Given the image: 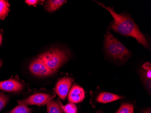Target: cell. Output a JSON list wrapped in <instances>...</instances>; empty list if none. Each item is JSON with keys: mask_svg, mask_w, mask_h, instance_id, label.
<instances>
[{"mask_svg": "<svg viewBox=\"0 0 151 113\" xmlns=\"http://www.w3.org/2000/svg\"><path fill=\"white\" fill-rule=\"evenodd\" d=\"M97 3L107 10L114 18L113 22L111 24V28L114 31L125 36L134 38L144 47H148L149 44L145 36L140 31L139 26L131 17L124 13L118 14L114 12L113 8L106 6L101 2Z\"/></svg>", "mask_w": 151, "mask_h": 113, "instance_id": "6da1fadb", "label": "cell"}, {"mask_svg": "<svg viewBox=\"0 0 151 113\" xmlns=\"http://www.w3.org/2000/svg\"><path fill=\"white\" fill-rule=\"evenodd\" d=\"M105 37V49L108 56L113 60L126 61L131 55V52L109 31H107Z\"/></svg>", "mask_w": 151, "mask_h": 113, "instance_id": "7a4b0ae2", "label": "cell"}, {"mask_svg": "<svg viewBox=\"0 0 151 113\" xmlns=\"http://www.w3.org/2000/svg\"><path fill=\"white\" fill-rule=\"evenodd\" d=\"M38 58L50 68L57 70L68 60V54L61 49H53L40 54Z\"/></svg>", "mask_w": 151, "mask_h": 113, "instance_id": "3957f363", "label": "cell"}, {"mask_svg": "<svg viewBox=\"0 0 151 113\" xmlns=\"http://www.w3.org/2000/svg\"><path fill=\"white\" fill-rule=\"evenodd\" d=\"M55 97V95L44 93H38L31 95L24 100L17 101L18 104L28 105H36L43 106L49 103Z\"/></svg>", "mask_w": 151, "mask_h": 113, "instance_id": "277c9868", "label": "cell"}, {"mask_svg": "<svg viewBox=\"0 0 151 113\" xmlns=\"http://www.w3.org/2000/svg\"><path fill=\"white\" fill-rule=\"evenodd\" d=\"M29 72L34 75L38 76H47L55 73L57 70L51 69L45 63L37 58L29 65Z\"/></svg>", "mask_w": 151, "mask_h": 113, "instance_id": "5b68a950", "label": "cell"}, {"mask_svg": "<svg viewBox=\"0 0 151 113\" xmlns=\"http://www.w3.org/2000/svg\"><path fill=\"white\" fill-rule=\"evenodd\" d=\"M73 81V78L65 76L59 79L56 85L55 91L58 96L63 100L66 99Z\"/></svg>", "mask_w": 151, "mask_h": 113, "instance_id": "8992f818", "label": "cell"}, {"mask_svg": "<svg viewBox=\"0 0 151 113\" xmlns=\"http://www.w3.org/2000/svg\"><path fill=\"white\" fill-rule=\"evenodd\" d=\"M23 85L17 80L11 78L0 81V90L10 93H17L23 89Z\"/></svg>", "mask_w": 151, "mask_h": 113, "instance_id": "52a82bcc", "label": "cell"}, {"mask_svg": "<svg viewBox=\"0 0 151 113\" xmlns=\"http://www.w3.org/2000/svg\"><path fill=\"white\" fill-rule=\"evenodd\" d=\"M85 98V91L81 86L74 85L68 95V100L70 103H78Z\"/></svg>", "mask_w": 151, "mask_h": 113, "instance_id": "ba28073f", "label": "cell"}, {"mask_svg": "<svg viewBox=\"0 0 151 113\" xmlns=\"http://www.w3.org/2000/svg\"><path fill=\"white\" fill-rule=\"evenodd\" d=\"M123 97L120 96L112 93L108 92H101L100 93L96 99L97 102L101 103H107L114 101H117L123 98Z\"/></svg>", "mask_w": 151, "mask_h": 113, "instance_id": "9c48e42d", "label": "cell"}, {"mask_svg": "<svg viewBox=\"0 0 151 113\" xmlns=\"http://www.w3.org/2000/svg\"><path fill=\"white\" fill-rule=\"evenodd\" d=\"M64 0H50L45 4V10L49 12H53L60 8L66 2Z\"/></svg>", "mask_w": 151, "mask_h": 113, "instance_id": "30bf717a", "label": "cell"}, {"mask_svg": "<svg viewBox=\"0 0 151 113\" xmlns=\"http://www.w3.org/2000/svg\"><path fill=\"white\" fill-rule=\"evenodd\" d=\"M142 74L143 77L145 78L146 84L148 87H151V67L150 63H147L143 64L142 66Z\"/></svg>", "mask_w": 151, "mask_h": 113, "instance_id": "8fae6325", "label": "cell"}, {"mask_svg": "<svg viewBox=\"0 0 151 113\" xmlns=\"http://www.w3.org/2000/svg\"><path fill=\"white\" fill-rule=\"evenodd\" d=\"M10 7L8 1L0 0V20L5 19L8 16L10 11Z\"/></svg>", "mask_w": 151, "mask_h": 113, "instance_id": "7c38bea8", "label": "cell"}, {"mask_svg": "<svg viewBox=\"0 0 151 113\" xmlns=\"http://www.w3.org/2000/svg\"><path fill=\"white\" fill-rule=\"evenodd\" d=\"M47 113H63L61 104H59L58 102L52 100L49 103L47 104Z\"/></svg>", "mask_w": 151, "mask_h": 113, "instance_id": "4fadbf2b", "label": "cell"}, {"mask_svg": "<svg viewBox=\"0 0 151 113\" xmlns=\"http://www.w3.org/2000/svg\"><path fill=\"white\" fill-rule=\"evenodd\" d=\"M32 109L25 105L18 104V105L14 108L8 113H30Z\"/></svg>", "mask_w": 151, "mask_h": 113, "instance_id": "5bb4252c", "label": "cell"}, {"mask_svg": "<svg viewBox=\"0 0 151 113\" xmlns=\"http://www.w3.org/2000/svg\"><path fill=\"white\" fill-rule=\"evenodd\" d=\"M134 106L131 104H123L116 113H133Z\"/></svg>", "mask_w": 151, "mask_h": 113, "instance_id": "9a60e30c", "label": "cell"}, {"mask_svg": "<svg viewBox=\"0 0 151 113\" xmlns=\"http://www.w3.org/2000/svg\"><path fill=\"white\" fill-rule=\"evenodd\" d=\"M10 97L3 92L0 91V112L2 111L8 104Z\"/></svg>", "mask_w": 151, "mask_h": 113, "instance_id": "2e32d148", "label": "cell"}, {"mask_svg": "<svg viewBox=\"0 0 151 113\" xmlns=\"http://www.w3.org/2000/svg\"><path fill=\"white\" fill-rule=\"evenodd\" d=\"M61 107L65 113H77L78 112V108L72 103H69L64 106L61 105Z\"/></svg>", "mask_w": 151, "mask_h": 113, "instance_id": "e0dca14e", "label": "cell"}, {"mask_svg": "<svg viewBox=\"0 0 151 113\" xmlns=\"http://www.w3.org/2000/svg\"><path fill=\"white\" fill-rule=\"evenodd\" d=\"M25 2L29 6H35L40 2V1L37 0H26Z\"/></svg>", "mask_w": 151, "mask_h": 113, "instance_id": "ac0fdd59", "label": "cell"}, {"mask_svg": "<svg viewBox=\"0 0 151 113\" xmlns=\"http://www.w3.org/2000/svg\"><path fill=\"white\" fill-rule=\"evenodd\" d=\"M143 113H151V109H149L145 110L144 112H143Z\"/></svg>", "mask_w": 151, "mask_h": 113, "instance_id": "d6986e66", "label": "cell"}, {"mask_svg": "<svg viewBox=\"0 0 151 113\" xmlns=\"http://www.w3.org/2000/svg\"><path fill=\"white\" fill-rule=\"evenodd\" d=\"M2 41V36L1 33H0V46L1 45Z\"/></svg>", "mask_w": 151, "mask_h": 113, "instance_id": "ffe728a7", "label": "cell"}, {"mask_svg": "<svg viewBox=\"0 0 151 113\" xmlns=\"http://www.w3.org/2000/svg\"><path fill=\"white\" fill-rule=\"evenodd\" d=\"M2 66V62L1 59H0V68H1V66Z\"/></svg>", "mask_w": 151, "mask_h": 113, "instance_id": "44dd1931", "label": "cell"}, {"mask_svg": "<svg viewBox=\"0 0 151 113\" xmlns=\"http://www.w3.org/2000/svg\"><path fill=\"white\" fill-rule=\"evenodd\" d=\"M100 113V112H98V113Z\"/></svg>", "mask_w": 151, "mask_h": 113, "instance_id": "7402d4cb", "label": "cell"}]
</instances>
